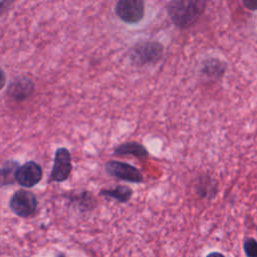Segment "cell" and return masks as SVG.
Here are the masks:
<instances>
[{
  "instance_id": "6da1fadb",
  "label": "cell",
  "mask_w": 257,
  "mask_h": 257,
  "mask_svg": "<svg viewBox=\"0 0 257 257\" xmlns=\"http://www.w3.org/2000/svg\"><path fill=\"white\" fill-rule=\"evenodd\" d=\"M206 4L203 0H174L168 4L167 11L175 26L187 29L199 20Z\"/></svg>"
},
{
  "instance_id": "7a4b0ae2",
  "label": "cell",
  "mask_w": 257,
  "mask_h": 257,
  "mask_svg": "<svg viewBox=\"0 0 257 257\" xmlns=\"http://www.w3.org/2000/svg\"><path fill=\"white\" fill-rule=\"evenodd\" d=\"M164 55V47L158 41L146 40L136 43L130 50V60L135 65L156 64Z\"/></svg>"
},
{
  "instance_id": "3957f363",
  "label": "cell",
  "mask_w": 257,
  "mask_h": 257,
  "mask_svg": "<svg viewBox=\"0 0 257 257\" xmlns=\"http://www.w3.org/2000/svg\"><path fill=\"white\" fill-rule=\"evenodd\" d=\"M38 201L36 196L27 190L20 189L14 192L9 201L10 210L18 217L28 218L37 210Z\"/></svg>"
},
{
  "instance_id": "277c9868",
  "label": "cell",
  "mask_w": 257,
  "mask_h": 257,
  "mask_svg": "<svg viewBox=\"0 0 257 257\" xmlns=\"http://www.w3.org/2000/svg\"><path fill=\"white\" fill-rule=\"evenodd\" d=\"M114 13L122 22L138 23L145 16V2L142 0H119L114 6Z\"/></svg>"
},
{
  "instance_id": "5b68a950",
  "label": "cell",
  "mask_w": 257,
  "mask_h": 257,
  "mask_svg": "<svg viewBox=\"0 0 257 257\" xmlns=\"http://www.w3.org/2000/svg\"><path fill=\"white\" fill-rule=\"evenodd\" d=\"M105 172L116 179L128 182V183H142L143 175L138 168L135 166L119 162V161H108L104 165Z\"/></svg>"
},
{
  "instance_id": "8992f818",
  "label": "cell",
  "mask_w": 257,
  "mask_h": 257,
  "mask_svg": "<svg viewBox=\"0 0 257 257\" xmlns=\"http://www.w3.org/2000/svg\"><path fill=\"white\" fill-rule=\"evenodd\" d=\"M72 171L71 156L66 148H58L54 154V162L49 182H63Z\"/></svg>"
},
{
  "instance_id": "52a82bcc",
  "label": "cell",
  "mask_w": 257,
  "mask_h": 257,
  "mask_svg": "<svg viewBox=\"0 0 257 257\" xmlns=\"http://www.w3.org/2000/svg\"><path fill=\"white\" fill-rule=\"evenodd\" d=\"M42 175L43 172L40 165L29 161L19 166L15 173V182L24 188H31L41 181Z\"/></svg>"
},
{
  "instance_id": "ba28073f",
  "label": "cell",
  "mask_w": 257,
  "mask_h": 257,
  "mask_svg": "<svg viewBox=\"0 0 257 257\" xmlns=\"http://www.w3.org/2000/svg\"><path fill=\"white\" fill-rule=\"evenodd\" d=\"M34 83L26 76H21L15 79L9 86V95L16 100H23L30 96L33 92Z\"/></svg>"
},
{
  "instance_id": "9c48e42d",
  "label": "cell",
  "mask_w": 257,
  "mask_h": 257,
  "mask_svg": "<svg viewBox=\"0 0 257 257\" xmlns=\"http://www.w3.org/2000/svg\"><path fill=\"white\" fill-rule=\"evenodd\" d=\"M113 155L115 156H133L139 159L147 158L149 153L142 144L137 142H128L120 144L113 150Z\"/></svg>"
},
{
  "instance_id": "30bf717a",
  "label": "cell",
  "mask_w": 257,
  "mask_h": 257,
  "mask_svg": "<svg viewBox=\"0 0 257 257\" xmlns=\"http://www.w3.org/2000/svg\"><path fill=\"white\" fill-rule=\"evenodd\" d=\"M225 64L219 59L210 58L204 61L202 73L210 78H220L225 71Z\"/></svg>"
},
{
  "instance_id": "8fae6325",
  "label": "cell",
  "mask_w": 257,
  "mask_h": 257,
  "mask_svg": "<svg viewBox=\"0 0 257 257\" xmlns=\"http://www.w3.org/2000/svg\"><path fill=\"white\" fill-rule=\"evenodd\" d=\"M99 195L114 199L119 203H125L132 198L133 191L126 186H116L113 189L101 190Z\"/></svg>"
},
{
  "instance_id": "7c38bea8",
  "label": "cell",
  "mask_w": 257,
  "mask_h": 257,
  "mask_svg": "<svg viewBox=\"0 0 257 257\" xmlns=\"http://www.w3.org/2000/svg\"><path fill=\"white\" fill-rule=\"evenodd\" d=\"M19 165L14 161H7L0 168V187L15 183V173Z\"/></svg>"
},
{
  "instance_id": "4fadbf2b",
  "label": "cell",
  "mask_w": 257,
  "mask_h": 257,
  "mask_svg": "<svg viewBox=\"0 0 257 257\" xmlns=\"http://www.w3.org/2000/svg\"><path fill=\"white\" fill-rule=\"evenodd\" d=\"M243 249L246 257H257V241L253 238H247L244 241Z\"/></svg>"
},
{
  "instance_id": "5bb4252c",
  "label": "cell",
  "mask_w": 257,
  "mask_h": 257,
  "mask_svg": "<svg viewBox=\"0 0 257 257\" xmlns=\"http://www.w3.org/2000/svg\"><path fill=\"white\" fill-rule=\"evenodd\" d=\"M243 5L248 9V10H257V0H244Z\"/></svg>"
},
{
  "instance_id": "9a60e30c",
  "label": "cell",
  "mask_w": 257,
  "mask_h": 257,
  "mask_svg": "<svg viewBox=\"0 0 257 257\" xmlns=\"http://www.w3.org/2000/svg\"><path fill=\"white\" fill-rule=\"evenodd\" d=\"M6 83V74L4 70L0 67V90L5 86Z\"/></svg>"
},
{
  "instance_id": "2e32d148",
  "label": "cell",
  "mask_w": 257,
  "mask_h": 257,
  "mask_svg": "<svg viewBox=\"0 0 257 257\" xmlns=\"http://www.w3.org/2000/svg\"><path fill=\"white\" fill-rule=\"evenodd\" d=\"M9 4H10V2H7V1H0V14H1L2 12H4V11L8 8Z\"/></svg>"
},
{
  "instance_id": "e0dca14e",
  "label": "cell",
  "mask_w": 257,
  "mask_h": 257,
  "mask_svg": "<svg viewBox=\"0 0 257 257\" xmlns=\"http://www.w3.org/2000/svg\"><path fill=\"white\" fill-rule=\"evenodd\" d=\"M206 257H225V256L220 252H211Z\"/></svg>"
},
{
  "instance_id": "ac0fdd59",
  "label": "cell",
  "mask_w": 257,
  "mask_h": 257,
  "mask_svg": "<svg viewBox=\"0 0 257 257\" xmlns=\"http://www.w3.org/2000/svg\"><path fill=\"white\" fill-rule=\"evenodd\" d=\"M56 257H66L63 253H58L57 255H56Z\"/></svg>"
}]
</instances>
